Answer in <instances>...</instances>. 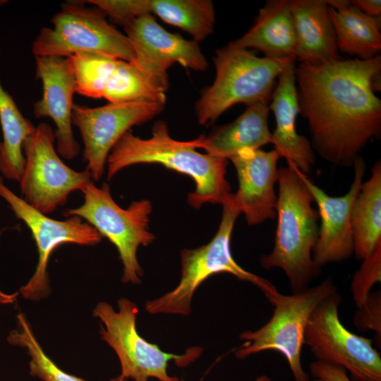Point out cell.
<instances>
[{
  "label": "cell",
  "instance_id": "4dcf8cb0",
  "mask_svg": "<svg viewBox=\"0 0 381 381\" xmlns=\"http://www.w3.org/2000/svg\"><path fill=\"white\" fill-rule=\"evenodd\" d=\"M309 369L315 379L322 381H352L345 369L322 361H313Z\"/></svg>",
  "mask_w": 381,
  "mask_h": 381
},
{
  "label": "cell",
  "instance_id": "52a82bcc",
  "mask_svg": "<svg viewBox=\"0 0 381 381\" xmlns=\"http://www.w3.org/2000/svg\"><path fill=\"white\" fill-rule=\"evenodd\" d=\"M84 201L78 207L67 209L66 217L77 216L92 226L116 248L123 264L121 281L139 284L143 275L137 259L140 246H147L155 237L149 230L152 203L148 200L133 202L126 209L113 199L107 183L99 188L90 181L83 190Z\"/></svg>",
  "mask_w": 381,
  "mask_h": 381
},
{
  "label": "cell",
  "instance_id": "cb8c5ba5",
  "mask_svg": "<svg viewBox=\"0 0 381 381\" xmlns=\"http://www.w3.org/2000/svg\"><path fill=\"white\" fill-rule=\"evenodd\" d=\"M353 253L363 260L381 241V162L371 168L369 179L363 182L351 212Z\"/></svg>",
  "mask_w": 381,
  "mask_h": 381
},
{
  "label": "cell",
  "instance_id": "83f0119b",
  "mask_svg": "<svg viewBox=\"0 0 381 381\" xmlns=\"http://www.w3.org/2000/svg\"><path fill=\"white\" fill-rule=\"evenodd\" d=\"M381 281V241L371 253L363 260L360 268L355 272L351 284L353 299L357 308L361 307L371 293L376 283Z\"/></svg>",
  "mask_w": 381,
  "mask_h": 381
},
{
  "label": "cell",
  "instance_id": "f1b7e54d",
  "mask_svg": "<svg viewBox=\"0 0 381 381\" xmlns=\"http://www.w3.org/2000/svg\"><path fill=\"white\" fill-rule=\"evenodd\" d=\"M87 2L101 9L115 23L123 27L134 18L148 14L146 0H90Z\"/></svg>",
  "mask_w": 381,
  "mask_h": 381
},
{
  "label": "cell",
  "instance_id": "ba28073f",
  "mask_svg": "<svg viewBox=\"0 0 381 381\" xmlns=\"http://www.w3.org/2000/svg\"><path fill=\"white\" fill-rule=\"evenodd\" d=\"M43 27L31 49L35 56L68 58L81 53L96 54L131 62L134 52L126 35L107 20L97 7L68 1Z\"/></svg>",
  "mask_w": 381,
  "mask_h": 381
},
{
  "label": "cell",
  "instance_id": "d4e9b609",
  "mask_svg": "<svg viewBox=\"0 0 381 381\" xmlns=\"http://www.w3.org/2000/svg\"><path fill=\"white\" fill-rule=\"evenodd\" d=\"M0 173L3 178L20 182L24 169L23 145L36 127L20 112L0 82Z\"/></svg>",
  "mask_w": 381,
  "mask_h": 381
},
{
  "label": "cell",
  "instance_id": "6da1fadb",
  "mask_svg": "<svg viewBox=\"0 0 381 381\" xmlns=\"http://www.w3.org/2000/svg\"><path fill=\"white\" fill-rule=\"evenodd\" d=\"M380 54L296 66L299 111L313 150L327 162L351 167L370 140L380 138Z\"/></svg>",
  "mask_w": 381,
  "mask_h": 381
},
{
  "label": "cell",
  "instance_id": "d6a6232c",
  "mask_svg": "<svg viewBox=\"0 0 381 381\" xmlns=\"http://www.w3.org/2000/svg\"><path fill=\"white\" fill-rule=\"evenodd\" d=\"M8 228H4L0 230V238L2 234L7 230ZM18 293L6 294L0 289V304L11 305L16 302L18 296Z\"/></svg>",
  "mask_w": 381,
  "mask_h": 381
},
{
  "label": "cell",
  "instance_id": "7402d4cb",
  "mask_svg": "<svg viewBox=\"0 0 381 381\" xmlns=\"http://www.w3.org/2000/svg\"><path fill=\"white\" fill-rule=\"evenodd\" d=\"M231 42L240 48L257 49L270 59L296 58V37L289 0L267 1L259 9L250 30Z\"/></svg>",
  "mask_w": 381,
  "mask_h": 381
},
{
  "label": "cell",
  "instance_id": "30bf717a",
  "mask_svg": "<svg viewBox=\"0 0 381 381\" xmlns=\"http://www.w3.org/2000/svg\"><path fill=\"white\" fill-rule=\"evenodd\" d=\"M341 296L337 291L313 312L304 332L307 345L317 360L339 366L352 381H381V358L373 339L348 330L339 316Z\"/></svg>",
  "mask_w": 381,
  "mask_h": 381
},
{
  "label": "cell",
  "instance_id": "e0dca14e",
  "mask_svg": "<svg viewBox=\"0 0 381 381\" xmlns=\"http://www.w3.org/2000/svg\"><path fill=\"white\" fill-rule=\"evenodd\" d=\"M36 76L42 85V96L34 104L37 118L49 117L56 126V151L64 158L78 156L80 145L72 129L73 97L76 93L75 77L68 58L35 56Z\"/></svg>",
  "mask_w": 381,
  "mask_h": 381
},
{
  "label": "cell",
  "instance_id": "1f68e13d",
  "mask_svg": "<svg viewBox=\"0 0 381 381\" xmlns=\"http://www.w3.org/2000/svg\"><path fill=\"white\" fill-rule=\"evenodd\" d=\"M351 4L363 13L373 17L380 18V0H353Z\"/></svg>",
  "mask_w": 381,
  "mask_h": 381
},
{
  "label": "cell",
  "instance_id": "f546056e",
  "mask_svg": "<svg viewBox=\"0 0 381 381\" xmlns=\"http://www.w3.org/2000/svg\"><path fill=\"white\" fill-rule=\"evenodd\" d=\"M356 327L361 332L372 330L377 343L381 341V293H370L364 303L356 311L353 318Z\"/></svg>",
  "mask_w": 381,
  "mask_h": 381
},
{
  "label": "cell",
  "instance_id": "3957f363",
  "mask_svg": "<svg viewBox=\"0 0 381 381\" xmlns=\"http://www.w3.org/2000/svg\"><path fill=\"white\" fill-rule=\"evenodd\" d=\"M278 169L279 193L276 205L277 226L274 245L261 256V265L284 271L293 293L301 291L321 272L313 259L319 234V214L301 172L291 163Z\"/></svg>",
  "mask_w": 381,
  "mask_h": 381
},
{
  "label": "cell",
  "instance_id": "9c48e42d",
  "mask_svg": "<svg viewBox=\"0 0 381 381\" xmlns=\"http://www.w3.org/2000/svg\"><path fill=\"white\" fill-rule=\"evenodd\" d=\"M118 311L105 301L97 304L92 315L101 321L99 331L101 339L116 352L121 365V376L134 381H148L153 377L159 381H180L170 376L168 363L174 361L179 367H185L195 361L202 349L191 347L184 354L166 353L159 346L143 338L137 331L138 308L131 301L118 300Z\"/></svg>",
  "mask_w": 381,
  "mask_h": 381
},
{
  "label": "cell",
  "instance_id": "4fadbf2b",
  "mask_svg": "<svg viewBox=\"0 0 381 381\" xmlns=\"http://www.w3.org/2000/svg\"><path fill=\"white\" fill-rule=\"evenodd\" d=\"M164 105L141 101L109 103L94 108L73 104L71 122L82 137L83 160L92 180L101 179L108 155L121 137L132 126L160 114Z\"/></svg>",
  "mask_w": 381,
  "mask_h": 381
},
{
  "label": "cell",
  "instance_id": "5bb4252c",
  "mask_svg": "<svg viewBox=\"0 0 381 381\" xmlns=\"http://www.w3.org/2000/svg\"><path fill=\"white\" fill-rule=\"evenodd\" d=\"M123 28L134 52L131 63L164 92L169 87L167 70L174 64L195 71H204L208 67L198 42L168 32L152 14L137 17Z\"/></svg>",
  "mask_w": 381,
  "mask_h": 381
},
{
  "label": "cell",
  "instance_id": "8992f818",
  "mask_svg": "<svg viewBox=\"0 0 381 381\" xmlns=\"http://www.w3.org/2000/svg\"><path fill=\"white\" fill-rule=\"evenodd\" d=\"M337 290L332 278L328 277L301 291L291 295L278 292L269 297L274 308L272 316L258 329L241 333L244 342L236 351V357L245 359L262 351H277L285 357L295 381H310L301 363L305 329L314 310Z\"/></svg>",
  "mask_w": 381,
  "mask_h": 381
},
{
  "label": "cell",
  "instance_id": "7a4b0ae2",
  "mask_svg": "<svg viewBox=\"0 0 381 381\" xmlns=\"http://www.w3.org/2000/svg\"><path fill=\"white\" fill-rule=\"evenodd\" d=\"M197 145V138L188 141L172 138L163 121L154 123L149 138L143 139L128 131L108 155L107 180L129 166L157 163L193 179L195 189L188 196L193 207L199 208L205 203L222 204L231 193L226 179L228 160L201 154L195 150Z\"/></svg>",
  "mask_w": 381,
  "mask_h": 381
},
{
  "label": "cell",
  "instance_id": "277c9868",
  "mask_svg": "<svg viewBox=\"0 0 381 381\" xmlns=\"http://www.w3.org/2000/svg\"><path fill=\"white\" fill-rule=\"evenodd\" d=\"M216 75L195 104L201 125L214 122L229 107L238 103L267 104L275 80L294 57L282 59L258 57L252 51L231 42L217 49L213 58Z\"/></svg>",
  "mask_w": 381,
  "mask_h": 381
},
{
  "label": "cell",
  "instance_id": "ffe728a7",
  "mask_svg": "<svg viewBox=\"0 0 381 381\" xmlns=\"http://www.w3.org/2000/svg\"><path fill=\"white\" fill-rule=\"evenodd\" d=\"M296 59L312 65L341 59L326 0H289Z\"/></svg>",
  "mask_w": 381,
  "mask_h": 381
},
{
  "label": "cell",
  "instance_id": "7c38bea8",
  "mask_svg": "<svg viewBox=\"0 0 381 381\" xmlns=\"http://www.w3.org/2000/svg\"><path fill=\"white\" fill-rule=\"evenodd\" d=\"M0 197L8 203L16 218L28 227L38 252L35 271L25 285L20 288V294L27 300L44 298L50 292L47 266L52 252L64 243L95 246L102 241V236L79 217L56 220L37 211L9 189L2 176Z\"/></svg>",
  "mask_w": 381,
  "mask_h": 381
},
{
  "label": "cell",
  "instance_id": "e575fe53",
  "mask_svg": "<svg viewBox=\"0 0 381 381\" xmlns=\"http://www.w3.org/2000/svg\"><path fill=\"white\" fill-rule=\"evenodd\" d=\"M313 381H322V380H320L319 379H314Z\"/></svg>",
  "mask_w": 381,
  "mask_h": 381
},
{
  "label": "cell",
  "instance_id": "4316f807",
  "mask_svg": "<svg viewBox=\"0 0 381 381\" xmlns=\"http://www.w3.org/2000/svg\"><path fill=\"white\" fill-rule=\"evenodd\" d=\"M17 327L11 330L8 342L25 349L29 355L30 374L42 381H86L61 370L45 353L37 340L26 317L21 313L16 316Z\"/></svg>",
  "mask_w": 381,
  "mask_h": 381
},
{
  "label": "cell",
  "instance_id": "836d02e7",
  "mask_svg": "<svg viewBox=\"0 0 381 381\" xmlns=\"http://www.w3.org/2000/svg\"><path fill=\"white\" fill-rule=\"evenodd\" d=\"M110 381H126V379L122 376L119 375L110 380ZM255 381H272V380L267 375H261L257 377Z\"/></svg>",
  "mask_w": 381,
  "mask_h": 381
},
{
  "label": "cell",
  "instance_id": "8fae6325",
  "mask_svg": "<svg viewBox=\"0 0 381 381\" xmlns=\"http://www.w3.org/2000/svg\"><path fill=\"white\" fill-rule=\"evenodd\" d=\"M54 141L52 128L40 123L23 145L25 165L19 182L22 198L44 214L66 204L72 192H82L92 180L87 169L76 171L63 162Z\"/></svg>",
  "mask_w": 381,
  "mask_h": 381
},
{
  "label": "cell",
  "instance_id": "2e32d148",
  "mask_svg": "<svg viewBox=\"0 0 381 381\" xmlns=\"http://www.w3.org/2000/svg\"><path fill=\"white\" fill-rule=\"evenodd\" d=\"M353 180L348 192L332 197L301 173V177L318 207L321 219L313 259L320 267L349 258L353 253L351 212L363 182L366 164L358 155L353 162Z\"/></svg>",
  "mask_w": 381,
  "mask_h": 381
},
{
  "label": "cell",
  "instance_id": "5b68a950",
  "mask_svg": "<svg viewBox=\"0 0 381 381\" xmlns=\"http://www.w3.org/2000/svg\"><path fill=\"white\" fill-rule=\"evenodd\" d=\"M231 195L222 204V220L213 238L206 245L181 251L182 274L179 284L171 291L147 301L145 308L149 313L188 315L198 287L210 276L221 272L254 284L267 298L279 292L270 281L242 268L231 255V237L235 222L241 214L232 202Z\"/></svg>",
  "mask_w": 381,
  "mask_h": 381
},
{
  "label": "cell",
  "instance_id": "44dd1931",
  "mask_svg": "<svg viewBox=\"0 0 381 381\" xmlns=\"http://www.w3.org/2000/svg\"><path fill=\"white\" fill-rule=\"evenodd\" d=\"M269 111L266 103L248 105L234 121L215 128L207 136L201 135L197 138V148L228 160L243 150L260 149L272 143V133L267 123Z\"/></svg>",
  "mask_w": 381,
  "mask_h": 381
},
{
  "label": "cell",
  "instance_id": "ac0fdd59",
  "mask_svg": "<svg viewBox=\"0 0 381 381\" xmlns=\"http://www.w3.org/2000/svg\"><path fill=\"white\" fill-rule=\"evenodd\" d=\"M279 155L274 150L245 149L229 159L238 177V188L231 200L248 225L262 223L276 217L274 185L277 182Z\"/></svg>",
  "mask_w": 381,
  "mask_h": 381
},
{
  "label": "cell",
  "instance_id": "603a6c76",
  "mask_svg": "<svg viewBox=\"0 0 381 381\" xmlns=\"http://www.w3.org/2000/svg\"><path fill=\"white\" fill-rule=\"evenodd\" d=\"M326 1L339 51L361 60L380 55V18L363 13L351 1Z\"/></svg>",
  "mask_w": 381,
  "mask_h": 381
},
{
  "label": "cell",
  "instance_id": "9a60e30c",
  "mask_svg": "<svg viewBox=\"0 0 381 381\" xmlns=\"http://www.w3.org/2000/svg\"><path fill=\"white\" fill-rule=\"evenodd\" d=\"M76 92L109 103L133 101L165 104V92L155 87L131 62L107 56L81 53L68 58Z\"/></svg>",
  "mask_w": 381,
  "mask_h": 381
},
{
  "label": "cell",
  "instance_id": "484cf974",
  "mask_svg": "<svg viewBox=\"0 0 381 381\" xmlns=\"http://www.w3.org/2000/svg\"><path fill=\"white\" fill-rule=\"evenodd\" d=\"M147 12L188 32L198 43L214 31L215 11L210 0H147Z\"/></svg>",
  "mask_w": 381,
  "mask_h": 381
},
{
  "label": "cell",
  "instance_id": "d6986e66",
  "mask_svg": "<svg viewBox=\"0 0 381 381\" xmlns=\"http://www.w3.org/2000/svg\"><path fill=\"white\" fill-rule=\"evenodd\" d=\"M295 61L289 63L279 75L272 95L270 110L274 113L276 126L272 133V144L280 157L293 164L302 174L308 176L315 163L311 143L296 129L299 111L296 86Z\"/></svg>",
  "mask_w": 381,
  "mask_h": 381
}]
</instances>
